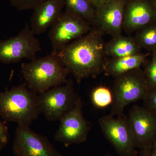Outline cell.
Here are the masks:
<instances>
[{
    "instance_id": "cell-1",
    "label": "cell",
    "mask_w": 156,
    "mask_h": 156,
    "mask_svg": "<svg viewBox=\"0 0 156 156\" xmlns=\"http://www.w3.org/2000/svg\"><path fill=\"white\" fill-rule=\"evenodd\" d=\"M103 34L93 27L87 34L57 52L65 67L78 83L84 79L96 76L103 70L106 55Z\"/></svg>"
},
{
    "instance_id": "cell-2",
    "label": "cell",
    "mask_w": 156,
    "mask_h": 156,
    "mask_svg": "<svg viewBox=\"0 0 156 156\" xmlns=\"http://www.w3.org/2000/svg\"><path fill=\"white\" fill-rule=\"evenodd\" d=\"M20 72L27 87L37 94L66 83L69 74L57 53L52 52L23 62Z\"/></svg>"
},
{
    "instance_id": "cell-3",
    "label": "cell",
    "mask_w": 156,
    "mask_h": 156,
    "mask_svg": "<svg viewBox=\"0 0 156 156\" xmlns=\"http://www.w3.org/2000/svg\"><path fill=\"white\" fill-rule=\"evenodd\" d=\"M38 95L25 83L0 91V116L5 122L30 126L41 114Z\"/></svg>"
},
{
    "instance_id": "cell-4",
    "label": "cell",
    "mask_w": 156,
    "mask_h": 156,
    "mask_svg": "<svg viewBox=\"0 0 156 156\" xmlns=\"http://www.w3.org/2000/svg\"><path fill=\"white\" fill-rule=\"evenodd\" d=\"M150 89L144 73L139 68L117 77L112 91L113 102L110 115L123 116L125 107L129 104L144 99Z\"/></svg>"
},
{
    "instance_id": "cell-5",
    "label": "cell",
    "mask_w": 156,
    "mask_h": 156,
    "mask_svg": "<svg viewBox=\"0 0 156 156\" xmlns=\"http://www.w3.org/2000/svg\"><path fill=\"white\" fill-rule=\"evenodd\" d=\"M93 27L83 17L65 10L50 27L48 33L52 52L57 53L70 43L87 34Z\"/></svg>"
},
{
    "instance_id": "cell-6",
    "label": "cell",
    "mask_w": 156,
    "mask_h": 156,
    "mask_svg": "<svg viewBox=\"0 0 156 156\" xmlns=\"http://www.w3.org/2000/svg\"><path fill=\"white\" fill-rule=\"evenodd\" d=\"M41 50L40 41L26 23L16 36L0 40V62L11 64L24 59L33 60Z\"/></svg>"
},
{
    "instance_id": "cell-7",
    "label": "cell",
    "mask_w": 156,
    "mask_h": 156,
    "mask_svg": "<svg viewBox=\"0 0 156 156\" xmlns=\"http://www.w3.org/2000/svg\"><path fill=\"white\" fill-rule=\"evenodd\" d=\"M80 98L76 93L72 81L69 80L38 95L41 113L50 122L60 119L76 105Z\"/></svg>"
},
{
    "instance_id": "cell-8",
    "label": "cell",
    "mask_w": 156,
    "mask_h": 156,
    "mask_svg": "<svg viewBox=\"0 0 156 156\" xmlns=\"http://www.w3.org/2000/svg\"><path fill=\"white\" fill-rule=\"evenodd\" d=\"M105 136L122 156H136L133 134L128 118L109 115L98 121Z\"/></svg>"
},
{
    "instance_id": "cell-9",
    "label": "cell",
    "mask_w": 156,
    "mask_h": 156,
    "mask_svg": "<svg viewBox=\"0 0 156 156\" xmlns=\"http://www.w3.org/2000/svg\"><path fill=\"white\" fill-rule=\"evenodd\" d=\"M12 150L15 156H62L47 137L23 125L17 126Z\"/></svg>"
},
{
    "instance_id": "cell-10",
    "label": "cell",
    "mask_w": 156,
    "mask_h": 156,
    "mask_svg": "<svg viewBox=\"0 0 156 156\" xmlns=\"http://www.w3.org/2000/svg\"><path fill=\"white\" fill-rule=\"evenodd\" d=\"M82 108L80 98L76 105L59 120L60 123L54 139L66 147L80 144L87 139L90 128L84 117Z\"/></svg>"
},
{
    "instance_id": "cell-11",
    "label": "cell",
    "mask_w": 156,
    "mask_h": 156,
    "mask_svg": "<svg viewBox=\"0 0 156 156\" xmlns=\"http://www.w3.org/2000/svg\"><path fill=\"white\" fill-rule=\"evenodd\" d=\"M128 119L135 147L144 150L151 147L156 141V112L136 105Z\"/></svg>"
},
{
    "instance_id": "cell-12",
    "label": "cell",
    "mask_w": 156,
    "mask_h": 156,
    "mask_svg": "<svg viewBox=\"0 0 156 156\" xmlns=\"http://www.w3.org/2000/svg\"><path fill=\"white\" fill-rule=\"evenodd\" d=\"M156 21V11L148 0L127 1L123 17L122 29L128 33L136 32Z\"/></svg>"
},
{
    "instance_id": "cell-13",
    "label": "cell",
    "mask_w": 156,
    "mask_h": 156,
    "mask_svg": "<svg viewBox=\"0 0 156 156\" xmlns=\"http://www.w3.org/2000/svg\"><path fill=\"white\" fill-rule=\"evenodd\" d=\"M127 0H112L96 8L95 27L112 37L121 34Z\"/></svg>"
},
{
    "instance_id": "cell-14",
    "label": "cell",
    "mask_w": 156,
    "mask_h": 156,
    "mask_svg": "<svg viewBox=\"0 0 156 156\" xmlns=\"http://www.w3.org/2000/svg\"><path fill=\"white\" fill-rule=\"evenodd\" d=\"M64 7V0H46L34 9L30 24L34 34L40 35L50 28Z\"/></svg>"
},
{
    "instance_id": "cell-15",
    "label": "cell",
    "mask_w": 156,
    "mask_h": 156,
    "mask_svg": "<svg viewBox=\"0 0 156 156\" xmlns=\"http://www.w3.org/2000/svg\"><path fill=\"white\" fill-rule=\"evenodd\" d=\"M147 56V54L140 53L133 56L112 58L105 61L103 70L106 75L116 78L132 70L139 69Z\"/></svg>"
},
{
    "instance_id": "cell-16",
    "label": "cell",
    "mask_w": 156,
    "mask_h": 156,
    "mask_svg": "<svg viewBox=\"0 0 156 156\" xmlns=\"http://www.w3.org/2000/svg\"><path fill=\"white\" fill-rule=\"evenodd\" d=\"M140 48L134 38L121 34L105 44V53L112 58H120L139 54Z\"/></svg>"
},
{
    "instance_id": "cell-17",
    "label": "cell",
    "mask_w": 156,
    "mask_h": 156,
    "mask_svg": "<svg viewBox=\"0 0 156 156\" xmlns=\"http://www.w3.org/2000/svg\"><path fill=\"white\" fill-rule=\"evenodd\" d=\"M66 10L83 17L93 27H95L96 9L90 0H64Z\"/></svg>"
},
{
    "instance_id": "cell-18",
    "label": "cell",
    "mask_w": 156,
    "mask_h": 156,
    "mask_svg": "<svg viewBox=\"0 0 156 156\" xmlns=\"http://www.w3.org/2000/svg\"><path fill=\"white\" fill-rule=\"evenodd\" d=\"M134 39L140 48L156 50V21L136 31Z\"/></svg>"
},
{
    "instance_id": "cell-19",
    "label": "cell",
    "mask_w": 156,
    "mask_h": 156,
    "mask_svg": "<svg viewBox=\"0 0 156 156\" xmlns=\"http://www.w3.org/2000/svg\"><path fill=\"white\" fill-rule=\"evenodd\" d=\"M92 103L98 108H104L112 104L113 95L112 91L105 87H96L91 94Z\"/></svg>"
},
{
    "instance_id": "cell-20",
    "label": "cell",
    "mask_w": 156,
    "mask_h": 156,
    "mask_svg": "<svg viewBox=\"0 0 156 156\" xmlns=\"http://www.w3.org/2000/svg\"><path fill=\"white\" fill-rule=\"evenodd\" d=\"M144 74L150 88L156 87V50L154 51L151 60Z\"/></svg>"
},
{
    "instance_id": "cell-21",
    "label": "cell",
    "mask_w": 156,
    "mask_h": 156,
    "mask_svg": "<svg viewBox=\"0 0 156 156\" xmlns=\"http://www.w3.org/2000/svg\"><path fill=\"white\" fill-rule=\"evenodd\" d=\"M46 0H9L11 5L19 11L34 9Z\"/></svg>"
},
{
    "instance_id": "cell-22",
    "label": "cell",
    "mask_w": 156,
    "mask_h": 156,
    "mask_svg": "<svg viewBox=\"0 0 156 156\" xmlns=\"http://www.w3.org/2000/svg\"><path fill=\"white\" fill-rule=\"evenodd\" d=\"M144 99L145 107L156 112V87L150 88Z\"/></svg>"
},
{
    "instance_id": "cell-23",
    "label": "cell",
    "mask_w": 156,
    "mask_h": 156,
    "mask_svg": "<svg viewBox=\"0 0 156 156\" xmlns=\"http://www.w3.org/2000/svg\"><path fill=\"white\" fill-rule=\"evenodd\" d=\"M9 133L8 127L5 122L0 119V151L3 149L9 143Z\"/></svg>"
},
{
    "instance_id": "cell-24",
    "label": "cell",
    "mask_w": 156,
    "mask_h": 156,
    "mask_svg": "<svg viewBox=\"0 0 156 156\" xmlns=\"http://www.w3.org/2000/svg\"><path fill=\"white\" fill-rule=\"evenodd\" d=\"M95 9L112 0H90Z\"/></svg>"
},
{
    "instance_id": "cell-25",
    "label": "cell",
    "mask_w": 156,
    "mask_h": 156,
    "mask_svg": "<svg viewBox=\"0 0 156 156\" xmlns=\"http://www.w3.org/2000/svg\"><path fill=\"white\" fill-rule=\"evenodd\" d=\"M151 156H156V140L151 148Z\"/></svg>"
},
{
    "instance_id": "cell-26",
    "label": "cell",
    "mask_w": 156,
    "mask_h": 156,
    "mask_svg": "<svg viewBox=\"0 0 156 156\" xmlns=\"http://www.w3.org/2000/svg\"><path fill=\"white\" fill-rule=\"evenodd\" d=\"M151 148L148 147L147 148L143 150L142 156H151Z\"/></svg>"
},
{
    "instance_id": "cell-27",
    "label": "cell",
    "mask_w": 156,
    "mask_h": 156,
    "mask_svg": "<svg viewBox=\"0 0 156 156\" xmlns=\"http://www.w3.org/2000/svg\"><path fill=\"white\" fill-rule=\"evenodd\" d=\"M151 3L156 11V0H152Z\"/></svg>"
}]
</instances>
